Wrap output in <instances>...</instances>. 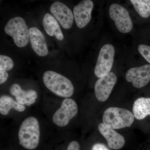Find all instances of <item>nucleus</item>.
Listing matches in <instances>:
<instances>
[{"label":"nucleus","mask_w":150,"mask_h":150,"mask_svg":"<svg viewBox=\"0 0 150 150\" xmlns=\"http://www.w3.org/2000/svg\"><path fill=\"white\" fill-rule=\"evenodd\" d=\"M40 136L38 120L33 116L25 118L19 129L20 145L27 149H34L39 144Z\"/></svg>","instance_id":"1"},{"label":"nucleus","mask_w":150,"mask_h":150,"mask_svg":"<svg viewBox=\"0 0 150 150\" xmlns=\"http://www.w3.org/2000/svg\"><path fill=\"white\" fill-rule=\"evenodd\" d=\"M43 80L46 87L58 96L68 98L74 93V88L71 81L59 73L47 71L43 74Z\"/></svg>","instance_id":"2"},{"label":"nucleus","mask_w":150,"mask_h":150,"mask_svg":"<svg viewBox=\"0 0 150 150\" xmlns=\"http://www.w3.org/2000/svg\"><path fill=\"white\" fill-rule=\"evenodd\" d=\"M135 119L134 114L127 109L110 107L105 110L103 116V123L113 129L130 127Z\"/></svg>","instance_id":"3"},{"label":"nucleus","mask_w":150,"mask_h":150,"mask_svg":"<svg viewBox=\"0 0 150 150\" xmlns=\"http://www.w3.org/2000/svg\"><path fill=\"white\" fill-rule=\"evenodd\" d=\"M4 30L13 38L14 43L19 48L26 46L29 42V30L22 18L16 17L11 19L6 25Z\"/></svg>","instance_id":"4"},{"label":"nucleus","mask_w":150,"mask_h":150,"mask_svg":"<svg viewBox=\"0 0 150 150\" xmlns=\"http://www.w3.org/2000/svg\"><path fill=\"white\" fill-rule=\"evenodd\" d=\"M115 53V48L111 44H105L101 48L94 69L95 74L98 78L103 77L110 73Z\"/></svg>","instance_id":"5"},{"label":"nucleus","mask_w":150,"mask_h":150,"mask_svg":"<svg viewBox=\"0 0 150 150\" xmlns=\"http://www.w3.org/2000/svg\"><path fill=\"white\" fill-rule=\"evenodd\" d=\"M77 105L74 100L66 98L53 115V122L59 127L67 126L77 114Z\"/></svg>","instance_id":"6"},{"label":"nucleus","mask_w":150,"mask_h":150,"mask_svg":"<svg viewBox=\"0 0 150 150\" xmlns=\"http://www.w3.org/2000/svg\"><path fill=\"white\" fill-rule=\"evenodd\" d=\"M109 12L110 18L115 22V26L120 32L126 33L131 31L133 23L126 9L118 4H112Z\"/></svg>","instance_id":"7"},{"label":"nucleus","mask_w":150,"mask_h":150,"mask_svg":"<svg viewBox=\"0 0 150 150\" xmlns=\"http://www.w3.org/2000/svg\"><path fill=\"white\" fill-rule=\"evenodd\" d=\"M116 75L110 72L107 76L99 78L95 84L96 97L98 100L104 102L108 99L117 81Z\"/></svg>","instance_id":"8"},{"label":"nucleus","mask_w":150,"mask_h":150,"mask_svg":"<svg viewBox=\"0 0 150 150\" xmlns=\"http://www.w3.org/2000/svg\"><path fill=\"white\" fill-rule=\"evenodd\" d=\"M126 79L136 88L144 87L150 81V64L131 68L126 72Z\"/></svg>","instance_id":"9"},{"label":"nucleus","mask_w":150,"mask_h":150,"mask_svg":"<svg viewBox=\"0 0 150 150\" xmlns=\"http://www.w3.org/2000/svg\"><path fill=\"white\" fill-rule=\"evenodd\" d=\"M50 11L63 28L69 29L72 27L74 22V14L64 4L61 2H55L50 7Z\"/></svg>","instance_id":"10"},{"label":"nucleus","mask_w":150,"mask_h":150,"mask_svg":"<svg viewBox=\"0 0 150 150\" xmlns=\"http://www.w3.org/2000/svg\"><path fill=\"white\" fill-rule=\"evenodd\" d=\"M93 4L91 0H84L75 6L73 11L74 18L78 28H83L87 25L91 18Z\"/></svg>","instance_id":"11"},{"label":"nucleus","mask_w":150,"mask_h":150,"mask_svg":"<svg viewBox=\"0 0 150 150\" xmlns=\"http://www.w3.org/2000/svg\"><path fill=\"white\" fill-rule=\"evenodd\" d=\"M98 129L100 133L107 141L108 145L110 149L118 150L124 146L125 144V139L114 129L105 126L103 123H100Z\"/></svg>","instance_id":"12"},{"label":"nucleus","mask_w":150,"mask_h":150,"mask_svg":"<svg viewBox=\"0 0 150 150\" xmlns=\"http://www.w3.org/2000/svg\"><path fill=\"white\" fill-rule=\"evenodd\" d=\"M29 40L34 52L40 56L48 55V51L44 35L37 28H30L29 29Z\"/></svg>","instance_id":"13"},{"label":"nucleus","mask_w":150,"mask_h":150,"mask_svg":"<svg viewBox=\"0 0 150 150\" xmlns=\"http://www.w3.org/2000/svg\"><path fill=\"white\" fill-rule=\"evenodd\" d=\"M9 91L11 94L15 97L16 101L23 105L30 106L35 102L38 97L37 92L34 90H23L16 83L12 85Z\"/></svg>","instance_id":"14"},{"label":"nucleus","mask_w":150,"mask_h":150,"mask_svg":"<svg viewBox=\"0 0 150 150\" xmlns=\"http://www.w3.org/2000/svg\"><path fill=\"white\" fill-rule=\"evenodd\" d=\"M44 30L49 36H55L59 40L64 39V36L58 21L49 13H46L43 19Z\"/></svg>","instance_id":"15"},{"label":"nucleus","mask_w":150,"mask_h":150,"mask_svg":"<svg viewBox=\"0 0 150 150\" xmlns=\"http://www.w3.org/2000/svg\"><path fill=\"white\" fill-rule=\"evenodd\" d=\"M133 111L137 120H142L150 115V98L141 97L136 100L133 104Z\"/></svg>","instance_id":"16"},{"label":"nucleus","mask_w":150,"mask_h":150,"mask_svg":"<svg viewBox=\"0 0 150 150\" xmlns=\"http://www.w3.org/2000/svg\"><path fill=\"white\" fill-rule=\"evenodd\" d=\"M11 109L22 112L25 109L24 105L20 104L10 96H2L0 98V112L3 115H8Z\"/></svg>","instance_id":"17"},{"label":"nucleus","mask_w":150,"mask_h":150,"mask_svg":"<svg viewBox=\"0 0 150 150\" xmlns=\"http://www.w3.org/2000/svg\"><path fill=\"white\" fill-rule=\"evenodd\" d=\"M130 2L140 16L144 18H148L150 16V7L144 1L131 0Z\"/></svg>","instance_id":"18"},{"label":"nucleus","mask_w":150,"mask_h":150,"mask_svg":"<svg viewBox=\"0 0 150 150\" xmlns=\"http://www.w3.org/2000/svg\"><path fill=\"white\" fill-rule=\"evenodd\" d=\"M14 64L12 59L5 55L0 56V70L10 71L13 68Z\"/></svg>","instance_id":"19"},{"label":"nucleus","mask_w":150,"mask_h":150,"mask_svg":"<svg viewBox=\"0 0 150 150\" xmlns=\"http://www.w3.org/2000/svg\"><path fill=\"white\" fill-rule=\"evenodd\" d=\"M138 50L141 55L150 64V46L144 44H140Z\"/></svg>","instance_id":"20"},{"label":"nucleus","mask_w":150,"mask_h":150,"mask_svg":"<svg viewBox=\"0 0 150 150\" xmlns=\"http://www.w3.org/2000/svg\"><path fill=\"white\" fill-rule=\"evenodd\" d=\"M8 77L7 72L3 70H0V84L4 83L5 82Z\"/></svg>","instance_id":"21"},{"label":"nucleus","mask_w":150,"mask_h":150,"mask_svg":"<svg viewBox=\"0 0 150 150\" xmlns=\"http://www.w3.org/2000/svg\"><path fill=\"white\" fill-rule=\"evenodd\" d=\"M67 150H80L79 144L76 141H72L68 145Z\"/></svg>","instance_id":"22"},{"label":"nucleus","mask_w":150,"mask_h":150,"mask_svg":"<svg viewBox=\"0 0 150 150\" xmlns=\"http://www.w3.org/2000/svg\"><path fill=\"white\" fill-rule=\"evenodd\" d=\"M91 150H109L104 144L98 143L93 145Z\"/></svg>","instance_id":"23"},{"label":"nucleus","mask_w":150,"mask_h":150,"mask_svg":"<svg viewBox=\"0 0 150 150\" xmlns=\"http://www.w3.org/2000/svg\"><path fill=\"white\" fill-rule=\"evenodd\" d=\"M143 1L150 7V0H144Z\"/></svg>","instance_id":"24"}]
</instances>
